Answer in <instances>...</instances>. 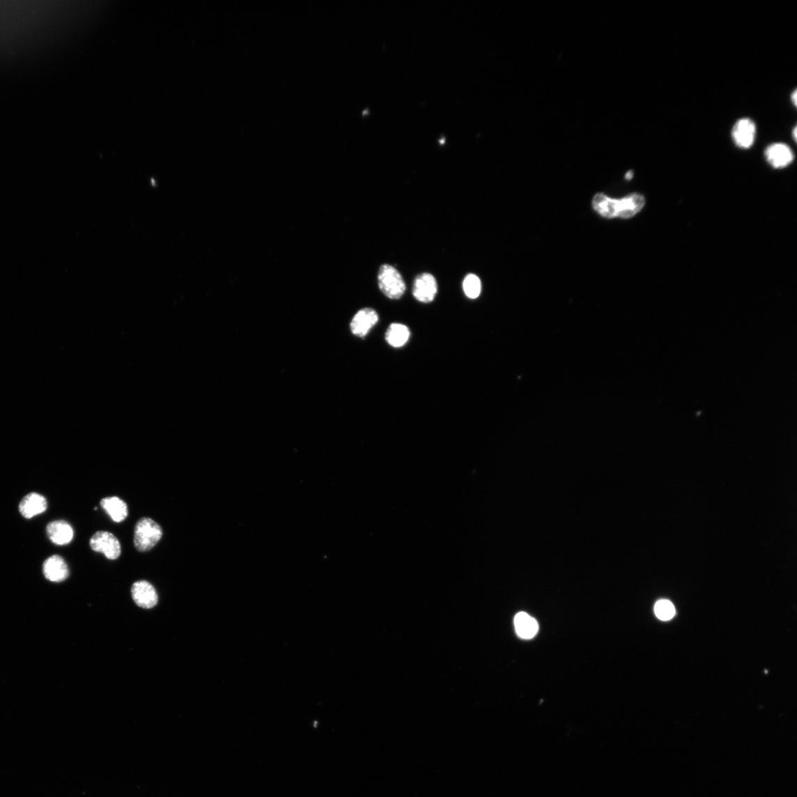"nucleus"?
<instances>
[{"instance_id":"obj_18","label":"nucleus","mask_w":797,"mask_h":797,"mask_svg":"<svg viewBox=\"0 0 797 797\" xmlns=\"http://www.w3.org/2000/svg\"><path fill=\"white\" fill-rule=\"evenodd\" d=\"M796 96H797V93H796V91L795 90L791 93V101H792V102L795 107L796 106V101H797Z\"/></svg>"},{"instance_id":"obj_15","label":"nucleus","mask_w":797,"mask_h":797,"mask_svg":"<svg viewBox=\"0 0 797 797\" xmlns=\"http://www.w3.org/2000/svg\"><path fill=\"white\" fill-rule=\"evenodd\" d=\"M409 329L402 323H392L385 333V340L394 348H401L410 338Z\"/></svg>"},{"instance_id":"obj_6","label":"nucleus","mask_w":797,"mask_h":797,"mask_svg":"<svg viewBox=\"0 0 797 797\" xmlns=\"http://www.w3.org/2000/svg\"><path fill=\"white\" fill-rule=\"evenodd\" d=\"M757 128L755 123L750 118L738 120L732 131L734 143L741 148H750L755 141Z\"/></svg>"},{"instance_id":"obj_5","label":"nucleus","mask_w":797,"mask_h":797,"mask_svg":"<svg viewBox=\"0 0 797 797\" xmlns=\"http://www.w3.org/2000/svg\"><path fill=\"white\" fill-rule=\"evenodd\" d=\"M438 291V281L432 274L421 273L416 278L413 286V295L418 302L426 304L432 302Z\"/></svg>"},{"instance_id":"obj_1","label":"nucleus","mask_w":797,"mask_h":797,"mask_svg":"<svg viewBox=\"0 0 797 797\" xmlns=\"http://www.w3.org/2000/svg\"><path fill=\"white\" fill-rule=\"evenodd\" d=\"M645 205V198L640 194H631L619 199H612L600 193L595 195L592 206L598 214L608 219H629L637 215Z\"/></svg>"},{"instance_id":"obj_12","label":"nucleus","mask_w":797,"mask_h":797,"mask_svg":"<svg viewBox=\"0 0 797 797\" xmlns=\"http://www.w3.org/2000/svg\"><path fill=\"white\" fill-rule=\"evenodd\" d=\"M46 532L48 539L59 545L69 544L74 536V531L71 525L67 521L62 520L49 523Z\"/></svg>"},{"instance_id":"obj_11","label":"nucleus","mask_w":797,"mask_h":797,"mask_svg":"<svg viewBox=\"0 0 797 797\" xmlns=\"http://www.w3.org/2000/svg\"><path fill=\"white\" fill-rule=\"evenodd\" d=\"M47 509V501L46 498L36 493H31L24 496L19 506L20 513L26 519H31L44 513Z\"/></svg>"},{"instance_id":"obj_9","label":"nucleus","mask_w":797,"mask_h":797,"mask_svg":"<svg viewBox=\"0 0 797 797\" xmlns=\"http://www.w3.org/2000/svg\"><path fill=\"white\" fill-rule=\"evenodd\" d=\"M132 596L134 603L142 608H153L158 602V595L153 585L146 580L133 584Z\"/></svg>"},{"instance_id":"obj_7","label":"nucleus","mask_w":797,"mask_h":797,"mask_svg":"<svg viewBox=\"0 0 797 797\" xmlns=\"http://www.w3.org/2000/svg\"><path fill=\"white\" fill-rule=\"evenodd\" d=\"M378 320L379 316L375 309L371 308L360 309L351 322V331L357 337L364 338L377 325Z\"/></svg>"},{"instance_id":"obj_20","label":"nucleus","mask_w":797,"mask_h":797,"mask_svg":"<svg viewBox=\"0 0 797 797\" xmlns=\"http://www.w3.org/2000/svg\"><path fill=\"white\" fill-rule=\"evenodd\" d=\"M796 131H797V130H796V127H794V130H793V132H794V134H793L794 135H793V137H794V139L795 141H796V136H797V134H796Z\"/></svg>"},{"instance_id":"obj_17","label":"nucleus","mask_w":797,"mask_h":797,"mask_svg":"<svg viewBox=\"0 0 797 797\" xmlns=\"http://www.w3.org/2000/svg\"><path fill=\"white\" fill-rule=\"evenodd\" d=\"M655 614L661 620L671 619L676 614V609L671 602L667 600L659 601L655 605Z\"/></svg>"},{"instance_id":"obj_3","label":"nucleus","mask_w":797,"mask_h":797,"mask_svg":"<svg viewBox=\"0 0 797 797\" xmlns=\"http://www.w3.org/2000/svg\"><path fill=\"white\" fill-rule=\"evenodd\" d=\"M378 284L382 293L393 300L404 295L406 286L401 274L392 265H383L378 272Z\"/></svg>"},{"instance_id":"obj_19","label":"nucleus","mask_w":797,"mask_h":797,"mask_svg":"<svg viewBox=\"0 0 797 797\" xmlns=\"http://www.w3.org/2000/svg\"><path fill=\"white\" fill-rule=\"evenodd\" d=\"M633 172L632 171H630L626 173V179L628 180H631L633 178Z\"/></svg>"},{"instance_id":"obj_10","label":"nucleus","mask_w":797,"mask_h":797,"mask_svg":"<svg viewBox=\"0 0 797 797\" xmlns=\"http://www.w3.org/2000/svg\"><path fill=\"white\" fill-rule=\"evenodd\" d=\"M45 578L53 582H61L68 579L70 570L65 560L59 555L48 557L43 564Z\"/></svg>"},{"instance_id":"obj_2","label":"nucleus","mask_w":797,"mask_h":797,"mask_svg":"<svg viewBox=\"0 0 797 797\" xmlns=\"http://www.w3.org/2000/svg\"><path fill=\"white\" fill-rule=\"evenodd\" d=\"M163 537V529L154 520L143 518L137 523L134 533V545L141 552L150 551Z\"/></svg>"},{"instance_id":"obj_4","label":"nucleus","mask_w":797,"mask_h":797,"mask_svg":"<svg viewBox=\"0 0 797 797\" xmlns=\"http://www.w3.org/2000/svg\"><path fill=\"white\" fill-rule=\"evenodd\" d=\"M90 545L93 551L102 553L111 560L118 559L121 555V545L118 539L109 532L98 531L95 533L90 541Z\"/></svg>"},{"instance_id":"obj_8","label":"nucleus","mask_w":797,"mask_h":797,"mask_svg":"<svg viewBox=\"0 0 797 797\" xmlns=\"http://www.w3.org/2000/svg\"><path fill=\"white\" fill-rule=\"evenodd\" d=\"M765 157L768 163L777 169L787 167L794 159V155L791 148L782 143L768 146L765 151Z\"/></svg>"},{"instance_id":"obj_13","label":"nucleus","mask_w":797,"mask_h":797,"mask_svg":"<svg viewBox=\"0 0 797 797\" xmlns=\"http://www.w3.org/2000/svg\"><path fill=\"white\" fill-rule=\"evenodd\" d=\"M101 506L111 520L116 523L125 520L128 516V506L125 502L116 496L107 497L101 501Z\"/></svg>"},{"instance_id":"obj_14","label":"nucleus","mask_w":797,"mask_h":797,"mask_svg":"<svg viewBox=\"0 0 797 797\" xmlns=\"http://www.w3.org/2000/svg\"><path fill=\"white\" fill-rule=\"evenodd\" d=\"M514 624L518 636L521 639H532L539 632V626L536 619L525 612L516 614Z\"/></svg>"},{"instance_id":"obj_16","label":"nucleus","mask_w":797,"mask_h":797,"mask_svg":"<svg viewBox=\"0 0 797 797\" xmlns=\"http://www.w3.org/2000/svg\"><path fill=\"white\" fill-rule=\"evenodd\" d=\"M463 290L467 297L470 299L477 298L481 291L480 279L475 274H468L463 281Z\"/></svg>"}]
</instances>
